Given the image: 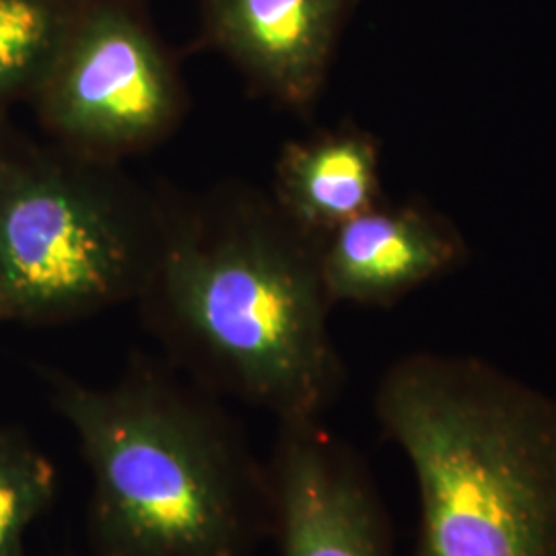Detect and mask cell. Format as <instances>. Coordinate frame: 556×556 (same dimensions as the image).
Instances as JSON below:
<instances>
[{
    "mask_svg": "<svg viewBox=\"0 0 556 556\" xmlns=\"http://www.w3.org/2000/svg\"><path fill=\"white\" fill-rule=\"evenodd\" d=\"M163 200L118 163L0 147V305L62 324L139 299L160 254Z\"/></svg>",
    "mask_w": 556,
    "mask_h": 556,
    "instance_id": "cell-4",
    "label": "cell"
},
{
    "mask_svg": "<svg viewBox=\"0 0 556 556\" xmlns=\"http://www.w3.org/2000/svg\"><path fill=\"white\" fill-rule=\"evenodd\" d=\"M466 256L459 229L435 208L381 202L321 241L319 266L334 305L390 307Z\"/></svg>",
    "mask_w": 556,
    "mask_h": 556,
    "instance_id": "cell-8",
    "label": "cell"
},
{
    "mask_svg": "<svg viewBox=\"0 0 556 556\" xmlns=\"http://www.w3.org/2000/svg\"><path fill=\"white\" fill-rule=\"evenodd\" d=\"M46 381L89 468L93 556H252L273 534L268 468L204 394L147 363Z\"/></svg>",
    "mask_w": 556,
    "mask_h": 556,
    "instance_id": "cell-2",
    "label": "cell"
},
{
    "mask_svg": "<svg viewBox=\"0 0 556 556\" xmlns=\"http://www.w3.org/2000/svg\"><path fill=\"white\" fill-rule=\"evenodd\" d=\"M66 23L52 0H0V105L36 93Z\"/></svg>",
    "mask_w": 556,
    "mask_h": 556,
    "instance_id": "cell-10",
    "label": "cell"
},
{
    "mask_svg": "<svg viewBox=\"0 0 556 556\" xmlns=\"http://www.w3.org/2000/svg\"><path fill=\"white\" fill-rule=\"evenodd\" d=\"M266 468L280 556H394L369 468L319 420L278 422Z\"/></svg>",
    "mask_w": 556,
    "mask_h": 556,
    "instance_id": "cell-6",
    "label": "cell"
},
{
    "mask_svg": "<svg viewBox=\"0 0 556 556\" xmlns=\"http://www.w3.org/2000/svg\"><path fill=\"white\" fill-rule=\"evenodd\" d=\"M0 321H7V318H4V312H2V305H0Z\"/></svg>",
    "mask_w": 556,
    "mask_h": 556,
    "instance_id": "cell-12",
    "label": "cell"
},
{
    "mask_svg": "<svg viewBox=\"0 0 556 556\" xmlns=\"http://www.w3.org/2000/svg\"><path fill=\"white\" fill-rule=\"evenodd\" d=\"M379 140L353 124L282 147L273 200L303 233L324 241L340 225L383 202Z\"/></svg>",
    "mask_w": 556,
    "mask_h": 556,
    "instance_id": "cell-9",
    "label": "cell"
},
{
    "mask_svg": "<svg viewBox=\"0 0 556 556\" xmlns=\"http://www.w3.org/2000/svg\"><path fill=\"white\" fill-rule=\"evenodd\" d=\"M353 2L206 0V27L256 93L309 114L326 87Z\"/></svg>",
    "mask_w": 556,
    "mask_h": 556,
    "instance_id": "cell-7",
    "label": "cell"
},
{
    "mask_svg": "<svg viewBox=\"0 0 556 556\" xmlns=\"http://www.w3.org/2000/svg\"><path fill=\"white\" fill-rule=\"evenodd\" d=\"M56 470L21 431L0 425V556H25L27 534L56 497Z\"/></svg>",
    "mask_w": 556,
    "mask_h": 556,
    "instance_id": "cell-11",
    "label": "cell"
},
{
    "mask_svg": "<svg viewBox=\"0 0 556 556\" xmlns=\"http://www.w3.org/2000/svg\"><path fill=\"white\" fill-rule=\"evenodd\" d=\"M410 464V556H556V396L477 357L413 353L376 392Z\"/></svg>",
    "mask_w": 556,
    "mask_h": 556,
    "instance_id": "cell-3",
    "label": "cell"
},
{
    "mask_svg": "<svg viewBox=\"0 0 556 556\" xmlns=\"http://www.w3.org/2000/svg\"><path fill=\"white\" fill-rule=\"evenodd\" d=\"M319 248L243 186L163 200L160 254L137 301L211 388L278 422L319 420L344 383Z\"/></svg>",
    "mask_w": 556,
    "mask_h": 556,
    "instance_id": "cell-1",
    "label": "cell"
},
{
    "mask_svg": "<svg viewBox=\"0 0 556 556\" xmlns=\"http://www.w3.org/2000/svg\"><path fill=\"white\" fill-rule=\"evenodd\" d=\"M31 98L62 149L103 163L155 147L186 112V89L174 64L149 29L110 0L68 15Z\"/></svg>",
    "mask_w": 556,
    "mask_h": 556,
    "instance_id": "cell-5",
    "label": "cell"
}]
</instances>
